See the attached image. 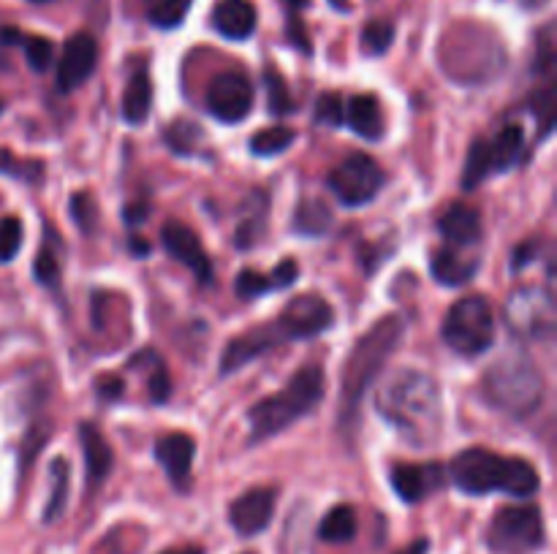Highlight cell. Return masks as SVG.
Wrapping results in <instances>:
<instances>
[{"label":"cell","mask_w":557,"mask_h":554,"mask_svg":"<svg viewBox=\"0 0 557 554\" xmlns=\"http://www.w3.org/2000/svg\"><path fill=\"white\" fill-rule=\"evenodd\" d=\"M299 275L297 261L286 259L270 272V275H261V272L253 269H243L237 277V293L243 299H259L264 297L267 291H283V288L294 286Z\"/></svg>","instance_id":"ffe728a7"},{"label":"cell","mask_w":557,"mask_h":554,"mask_svg":"<svg viewBox=\"0 0 557 554\" xmlns=\"http://www.w3.org/2000/svg\"><path fill=\"white\" fill-rule=\"evenodd\" d=\"M212 27L232 41H245L256 30V9L248 0H218Z\"/></svg>","instance_id":"44dd1931"},{"label":"cell","mask_w":557,"mask_h":554,"mask_svg":"<svg viewBox=\"0 0 557 554\" xmlns=\"http://www.w3.org/2000/svg\"><path fill=\"white\" fill-rule=\"evenodd\" d=\"M190 0H145V16L156 27H177L188 16Z\"/></svg>","instance_id":"f546056e"},{"label":"cell","mask_w":557,"mask_h":554,"mask_svg":"<svg viewBox=\"0 0 557 554\" xmlns=\"http://www.w3.org/2000/svg\"><path fill=\"white\" fill-rule=\"evenodd\" d=\"M145 217H147L145 206H139V204L125 206V221H128V223H139V221H145Z\"/></svg>","instance_id":"ee69618b"},{"label":"cell","mask_w":557,"mask_h":554,"mask_svg":"<svg viewBox=\"0 0 557 554\" xmlns=\"http://www.w3.org/2000/svg\"><path fill=\"white\" fill-rule=\"evenodd\" d=\"M315 119L330 128H337L346 119V106H343V98L337 92H324V96L315 101Z\"/></svg>","instance_id":"d590c367"},{"label":"cell","mask_w":557,"mask_h":554,"mask_svg":"<svg viewBox=\"0 0 557 554\" xmlns=\"http://www.w3.org/2000/svg\"><path fill=\"white\" fill-rule=\"evenodd\" d=\"M506 329L517 340H547L555 335L557 310L555 297L544 286H522L511 291V297L504 304Z\"/></svg>","instance_id":"52a82bcc"},{"label":"cell","mask_w":557,"mask_h":554,"mask_svg":"<svg viewBox=\"0 0 557 554\" xmlns=\"http://www.w3.org/2000/svg\"><path fill=\"white\" fill-rule=\"evenodd\" d=\"M403 337H406V320L400 315H384L354 342L341 378V416H337V421L343 429L354 427L364 394L375 383L381 369L386 367L392 353L400 348Z\"/></svg>","instance_id":"7a4b0ae2"},{"label":"cell","mask_w":557,"mask_h":554,"mask_svg":"<svg viewBox=\"0 0 557 554\" xmlns=\"http://www.w3.org/2000/svg\"><path fill=\"white\" fill-rule=\"evenodd\" d=\"M330 190L346 206H362L384 188V168L368 152H354L330 172Z\"/></svg>","instance_id":"30bf717a"},{"label":"cell","mask_w":557,"mask_h":554,"mask_svg":"<svg viewBox=\"0 0 557 554\" xmlns=\"http://www.w3.org/2000/svg\"><path fill=\"white\" fill-rule=\"evenodd\" d=\"M357 530H359L357 511H354L351 505H335V508L321 519L319 538L326 543H348L354 541Z\"/></svg>","instance_id":"4316f807"},{"label":"cell","mask_w":557,"mask_h":554,"mask_svg":"<svg viewBox=\"0 0 557 554\" xmlns=\"http://www.w3.org/2000/svg\"><path fill=\"white\" fill-rule=\"evenodd\" d=\"M120 112L128 125H141L152 112V79L147 76V71H136L131 76L128 87L123 92V103H120Z\"/></svg>","instance_id":"d4e9b609"},{"label":"cell","mask_w":557,"mask_h":554,"mask_svg":"<svg viewBox=\"0 0 557 554\" xmlns=\"http://www.w3.org/2000/svg\"><path fill=\"white\" fill-rule=\"evenodd\" d=\"M69 462L54 459L49 465V478H52V489H49V503L44 511V521H54L65 508V500H69Z\"/></svg>","instance_id":"f1b7e54d"},{"label":"cell","mask_w":557,"mask_h":554,"mask_svg":"<svg viewBox=\"0 0 557 554\" xmlns=\"http://www.w3.org/2000/svg\"><path fill=\"white\" fill-rule=\"evenodd\" d=\"M288 38H292V43L294 47H299L302 49V52H310V41H308V33H305V25H302V20H299L297 14H292L288 16Z\"/></svg>","instance_id":"b9f144b4"},{"label":"cell","mask_w":557,"mask_h":554,"mask_svg":"<svg viewBox=\"0 0 557 554\" xmlns=\"http://www.w3.org/2000/svg\"><path fill=\"white\" fill-rule=\"evenodd\" d=\"M379 413L417 445L435 443L444 427V400L438 380L422 369H400L375 394Z\"/></svg>","instance_id":"6da1fadb"},{"label":"cell","mask_w":557,"mask_h":554,"mask_svg":"<svg viewBox=\"0 0 557 554\" xmlns=\"http://www.w3.org/2000/svg\"><path fill=\"white\" fill-rule=\"evenodd\" d=\"M253 109V85L237 71L218 74L207 87V112L221 123H243Z\"/></svg>","instance_id":"7c38bea8"},{"label":"cell","mask_w":557,"mask_h":554,"mask_svg":"<svg viewBox=\"0 0 557 554\" xmlns=\"http://www.w3.org/2000/svg\"><path fill=\"white\" fill-rule=\"evenodd\" d=\"M161 244L166 248V253L172 255L174 261H180L183 266H188V269L199 277V282L212 280V261H210V255H207L201 239L196 237L194 228H188L185 223H180V221L163 223Z\"/></svg>","instance_id":"9a60e30c"},{"label":"cell","mask_w":557,"mask_h":554,"mask_svg":"<svg viewBox=\"0 0 557 554\" xmlns=\"http://www.w3.org/2000/svg\"><path fill=\"white\" fill-rule=\"evenodd\" d=\"M169 144H172L174 152H194L196 150V141L201 139V128L196 123H183V119H177V123L169 128L166 134Z\"/></svg>","instance_id":"e575fe53"},{"label":"cell","mask_w":557,"mask_h":554,"mask_svg":"<svg viewBox=\"0 0 557 554\" xmlns=\"http://www.w3.org/2000/svg\"><path fill=\"white\" fill-rule=\"evenodd\" d=\"M446 473L468 494L506 492L515 498H531L542 483L531 462L520 456H500L490 449L460 451Z\"/></svg>","instance_id":"3957f363"},{"label":"cell","mask_w":557,"mask_h":554,"mask_svg":"<svg viewBox=\"0 0 557 554\" xmlns=\"http://www.w3.org/2000/svg\"><path fill=\"white\" fill-rule=\"evenodd\" d=\"M98 63V43L90 33H76L69 41L63 43V52H60L58 63V76H54V85L60 92H71L79 85H85L92 76Z\"/></svg>","instance_id":"4fadbf2b"},{"label":"cell","mask_w":557,"mask_h":554,"mask_svg":"<svg viewBox=\"0 0 557 554\" xmlns=\"http://www.w3.org/2000/svg\"><path fill=\"white\" fill-rule=\"evenodd\" d=\"M294 139H297V134L292 128H286V125H270V128L250 136V152L261 158L281 155V152H286L292 147Z\"/></svg>","instance_id":"83f0119b"},{"label":"cell","mask_w":557,"mask_h":554,"mask_svg":"<svg viewBox=\"0 0 557 554\" xmlns=\"http://www.w3.org/2000/svg\"><path fill=\"white\" fill-rule=\"evenodd\" d=\"M22 248V221L20 217H3L0 221V264L16 259Z\"/></svg>","instance_id":"836d02e7"},{"label":"cell","mask_w":557,"mask_h":554,"mask_svg":"<svg viewBox=\"0 0 557 554\" xmlns=\"http://www.w3.org/2000/svg\"><path fill=\"white\" fill-rule=\"evenodd\" d=\"M330 3L335 5L337 11H348V9H351V5H348V0H330Z\"/></svg>","instance_id":"7dc6e473"},{"label":"cell","mask_w":557,"mask_h":554,"mask_svg":"<svg viewBox=\"0 0 557 554\" xmlns=\"http://www.w3.org/2000/svg\"><path fill=\"white\" fill-rule=\"evenodd\" d=\"M449 473L441 462H400L392 467V487L403 503H422L446 483Z\"/></svg>","instance_id":"5bb4252c"},{"label":"cell","mask_w":557,"mask_h":554,"mask_svg":"<svg viewBox=\"0 0 557 554\" xmlns=\"http://www.w3.org/2000/svg\"><path fill=\"white\" fill-rule=\"evenodd\" d=\"M194 456H196V443L190 435L169 432L156 440V459L161 462V467L166 470V476L172 478L174 487L183 489V492L190 487V467H194Z\"/></svg>","instance_id":"ac0fdd59"},{"label":"cell","mask_w":557,"mask_h":554,"mask_svg":"<svg viewBox=\"0 0 557 554\" xmlns=\"http://www.w3.org/2000/svg\"><path fill=\"white\" fill-rule=\"evenodd\" d=\"M346 119L351 130L362 139L375 141L384 136V117H381V103L373 92L354 96L346 106Z\"/></svg>","instance_id":"cb8c5ba5"},{"label":"cell","mask_w":557,"mask_h":554,"mask_svg":"<svg viewBox=\"0 0 557 554\" xmlns=\"http://www.w3.org/2000/svg\"><path fill=\"white\" fill-rule=\"evenodd\" d=\"M544 391H547V383H544L542 369L525 353H504L490 364L482 378L484 400L511 418H525L536 413Z\"/></svg>","instance_id":"5b68a950"},{"label":"cell","mask_w":557,"mask_h":554,"mask_svg":"<svg viewBox=\"0 0 557 554\" xmlns=\"http://www.w3.org/2000/svg\"><path fill=\"white\" fill-rule=\"evenodd\" d=\"M22 47H25V58L27 65L33 71H47L54 60V43L44 36H25L22 38Z\"/></svg>","instance_id":"d6a6232c"},{"label":"cell","mask_w":557,"mask_h":554,"mask_svg":"<svg viewBox=\"0 0 557 554\" xmlns=\"http://www.w3.org/2000/svg\"><path fill=\"white\" fill-rule=\"evenodd\" d=\"M71 215H74V223L85 234H90L96 228V199L90 193H76L71 199Z\"/></svg>","instance_id":"74e56055"},{"label":"cell","mask_w":557,"mask_h":554,"mask_svg":"<svg viewBox=\"0 0 557 554\" xmlns=\"http://www.w3.org/2000/svg\"><path fill=\"white\" fill-rule=\"evenodd\" d=\"M335 320V310L324 297L315 293H302V297L292 299L277 315L275 324L281 329L283 340H305V337H315L326 331Z\"/></svg>","instance_id":"8fae6325"},{"label":"cell","mask_w":557,"mask_h":554,"mask_svg":"<svg viewBox=\"0 0 557 554\" xmlns=\"http://www.w3.org/2000/svg\"><path fill=\"white\" fill-rule=\"evenodd\" d=\"M433 277L441 286H466L468 280H473L479 269V255L462 253V248H444L433 255Z\"/></svg>","instance_id":"603a6c76"},{"label":"cell","mask_w":557,"mask_h":554,"mask_svg":"<svg viewBox=\"0 0 557 554\" xmlns=\"http://www.w3.org/2000/svg\"><path fill=\"white\" fill-rule=\"evenodd\" d=\"M332 228V210L321 199H302L294 210V231L302 237H324Z\"/></svg>","instance_id":"484cf974"},{"label":"cell","mask_w":557,"mask_h":554,"mask_svg":"<svg viewBox=\"0 0 557 554\" xmlns=\"http://www.w3.org/2000/svg\"><path fill=\"white\" fill-rule=\"evenodd\" d=\"M264 85H267V101H270V112L283 117V114L294 112V98L288 92L286 79L281 76V71L267 65L264 68Z\"/></svg>","instance_id":"4dcf8cb0"},{"label":"cell","mask_w":557,"mask_h":554,"mask_svg":"<svg viewBox=\"0 0 557 554\" xmlns=\"http://www.w3.org/2000/svg\"><path fill=\"white\" fill-rule=\"evenodd\" d=\"M277 494L270 487H256L239 494L228 508V521L239 536H259L270 527L272 516H275Z\"/></svg>","instance_id":"e0dca14e"},{"label":"cell","mask_w":557,"mask_h":554,"mask_svg":"<svg viewBox=\"0 0 557 554\" xmlns=\"http://www.w3.org/2000/svg\"><path fill=\"white\" fill-rule=\"evenodd\" d=\"M438 231L451 248H471V244H476L482 239V215L473 206L455 201L438 217Z\"/></svg>","instance_id":"d6986e66"},{"label":"cell","mask_w":557,"mask_h":554,"mask_svg":"<svg viewBox=\"0 0 557 554\" xmlns=\"http://www.w3.org/2000/svg\"><path fill=\"white\" fill-rule=\"evenodd\" d=\"M98 394L107 396V400H114V396L123 394V386L112 375H103V378H98Z\"/></svg>","instance_id":"7bdbcfd3"},{"label":"cell","mask_w":557,"mask_h":554,"mask_svg":"<svg viewBox=\"0 0 557 554\" xmlns=\"http://www.w3.org/2000/svg\"><path fill=\"white\" fill-rule=\"evenodd\" d=\"M30 3H49V0H30Z\"/></svg>","instance_id":"681fc988"},{"label":"cell","mask_w":557,"mask_h":554,"mask_svg":"<svg viewBox=\"0 0 557 554\" xmlns=\"http://www.w3.org/2000/svg\"><path fill=\"white\" fill-rule=\"evenodd\" d=\"M495 331H498V324H495L493 304L482 293L457 299L441 326L444 342L460 356H482L484 351H490Z\"/></svg>","instance_id":"8992f818"},{"label":"cell","mask_w":557,"mask_h":554,"mask_svg":"<svg viewBox=\"0 0 557 554\" xmlns=\"http://www.w3.org/2000/svg\"><path fill=\"white\" fill-rule=\"evenodd\" d=\"M147 386H150V396L156 402L169 400V394H172V386H169L166 364H163L158 356H156V362H152V373H150V380H147Z\"/></svg>","instance_id":"f35d334b"},{"label":"cell","mask_w":557,"mask_h":554,"mask_svg":"<svg viewBox=\"0 0 557 554\" xmlns=\"http://www.w3.org/2000/svg\"><path fill=\"white\" fill-rule=\"evenodd\" d=\"M0 174H9V177L16 179H38L41 177V163L22 161V158H14L9 150H0Z\"/></svg>","instance_id":"8d00e7d4"},{"label":"cell","mask_w":557,"mask_h":554,"mask_svg":"<svg viewBox=\"0 0 557 554\" xmlns=\"http://www.w3.org/2000/svg\"><path fill=\"white\" fill-rule=\"evenodd\" d=\"M161 554H205V552H201L199 546H177V549H166V552Z\"/></svg>","instance_id":"bcb514c9"},{"label":"cell","mask_w":557,"mask_h":554,"mask_svg":"<svg viewBox=\"0 0 557 554\" xmlns=\"http://www.w3.org/2000/svg\"><path fill=\"white\" fill-rule=\"evenodd\" d=\"M533 114H536L539 123H542L544 134H549V130H553V119H555V92H553V87H547L542 96L533 98Z\"/></svg>","instance_id":"ab89813d"},{"label":"cell","mask_w":557,"mask_h":554,"mask_svg":"<svg viewBox=\"0 0 557 554\" xmlns=\"http://www.w3.org/2000/svg\"><path fill=\"white\" fill-rule=\"evenodd\" d=\"M522 147H525V134L517 123L504 125L495 136H482L471 144L466 161V172H462V188L473 190L482 185L490 174L506 172L517 163Z\"/></svg>","instance_id":"9c48e42d"},{"label":"cell","mask_w":557,"mask_h":554,"mask_svg":"<svg viewBox=\"0 0 557 554\" xmlns=\"http://www.w3.org/2000/svg\"><path fill=\"white\" fill-rule=\"evenodd\" d=\"M395 41V25L389 20H373L362 30V49L368 54H384Z\"/></svg>","instance_id":"1f68e13d"},{"label":"cell","mask_w":557,"mask_h":554,"mask_svg":"<svg viewBox=\"0 0 557 554\" xmlns=\"http://www.w3.org/2000/svg\"><path fill=\"white\" fill-rule=\"evenodd\" d=\"M326 394V373L319 364H308V367L299 369L292 380L286 383V389L277 391V394L267 396V400L256 402L248 411L250 421V443H261V440H270L275 435H281L283 429L292 427L294 421H299L302 416H308Z\"/></svg>","instance_id":"277c9868"},{"label":"cell","mask_w":557,"mask_h":554,"mask_svg":"<svg viewBox=\"0 0 557 554\" xmlns=\"http://www.w3.org/2000/svg\"><path fill=\"white\" fill-rule=\"evenodd\" d=\"M428 552H430V541L428 538H419V541H413L411 546H406L403 552H397V554H428Z\"/></svg>","instance_id":"f6af8a7d"},{"label":"cell","mask_w":557,"mask_h":554,"mask_svg":"<svg viewBox=\"0 0 557 554\" xmlns=\"http://www.w3.org/2000/svg\"><path fill=\"white\" fill-rule=\"evenodd\" d=\"M283 335L281 329H277L275 320H270V324L264 326H253V329L243 331V335H237L234 340H228V345L223 348V356H221V373L228 375V373H237V369H243L245 364H250L253 358L264 356L267 351H272V348L283 345Z\"/></svg>","instance_id":"2e32d148"},{"label":"cell","mask_w":557,"mask_h":554,"mask_svg":"<svg viewBox=\"0 0 557 554\" xmlns=\"http://www.w3.org/2000/svg\"><path fill=\"white\" fill-rule=\"evenodd\" d=\"M33 272H36V277L44 286H54V282H58V259H54V253H49V250L44 248L41 255L36 259Z\"/></svg>","instance_id":"60d3db41"},{"label":"cell","mask_w":557,"mask_h":554,"mask_svg":"<svg viewBox=\"0 0 557 554\" xmlns=\"http://www.w3.org/2000/svg\"><path fill=\"white\" fill-rule=\"evenodd\" d=\"M79 443L82 449H85L87 481H90V487L96 489L98 483L107 481L109 470H112V445L107 443L101 429L90 421L79 424Z\"/></svg>","instance_id":"7402d4cb"},{"label":"cell","mask_w":557,"mask_h":554,"mask_svg":"<svg viewBox=\"0 0 557 554\" xmlns=\"http://www.w3.org/2000/svg\"><path fill=\"white\" fill-rule=\"evenodd\" d=\"M292 9H305V5H310V0H286Z\"/></svg>","instance_id":"c3c4849f"},{"label":"cell","mask_w":557,"mask_h":554,"mask_svg":"<svg viewBox=\"0 0 557 554\" xmlns=\"http://www.w3.org/2000/svg\"><path fill=\"white\" fill-rule=\"evenodd\" d=\"M487 543L495 554H533L544 546V516L536 505H506L493 516Z\"/></svg>","instance_id":"ba28073f"}]
</instances>
